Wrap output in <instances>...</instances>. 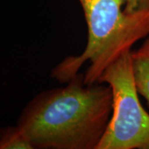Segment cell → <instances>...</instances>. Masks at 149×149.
Instances as JSON below:
<instances>
[{
	"label": "cell",
	"instance_id": "1",
	"mask_svg": "<svg viewBox=\"0 0 149 149\" xmlns=\"http://www.w3.org/2000/svg\"><path fill=\"white\" fill-rule=\"evenodd\" d=\"M84 80L79 72L25 107L17 127L34 149H97L111 118L113 95L109 85Z\"/></svg>",
	"mask_w": 149,
	"mask_h": 149
},
{
	"label": "cell",
	"instance_id": "2",
	"mask_svg": "<svg viewBox=\"0 0 149 149\" xmlns=\"http://www.w3.org/2000/svg\"><path fill=\"white\" fill-rule=\"evenodd\" d=\"M88 29L83 52L70 56L51 71L53 80L65 84L86 62L85 85L97 83L104 70L125 51L149 35V11L128 14L127 0H77Z\"/></svg>",
	"mask_w": 149,
	"mask_h": 149
},
{
	"label": "cell",
	"instance_id": "3",
	"mask_svg": "<svg viewBox=\"0 0 149 149\" xmlns=\"http://www.w3.org/2000/svg\"><path fill=\"white\" fill-rule=\"evenodd\" d=\"M131 51L123 52L98 80L111 88L113 110L97 149H149V113L142 106L134 84Z\"/></svg>",
	"mask_w": 149,
	"mask_h": 149
},
{
	"label": "cell",
	"instance_id": "4",
	"mask_svg": "<svg viewBox=\"0 0 149 149\" xmlns=\"http://www.w3.org/2000/svg\"><path fill=\"white\" fill-rule=\"evenodd\" d=\"M131 64L137 91L146 100L149 108V35L140 47L131 51Z\"/></svg>",
	"mask_w": 149,
	"mask_h": 149
},
{
	"label": "cell",
	"instance_id": "5",
	"mask_svg": "<svg viewBox=\"0 0 149 149\" xmlns=\"http://www.w3.org/2000/svg\"><path fill=\"white\" fill-rule=\"evenodd\" d=\"M0 149H34L24 133L17 127L0 129Z\"/></svg>",
	"mask_w": 149,
	"mask_h": 149
},
{
	"label": "cell",
	"instance_id": "6",
	"mask_svg": "<svg viewBox=\"0 0 149 149\" xmlns=\"http://www.w3.org/2000/svg\"><path fill=\"white\" fill-rule=\"evenodd\" d=\"M123 11L128 14L149 11V0H127Z\"/></svg>",
	"mask_w": 149,
	"mask_h": 149
}]
</instances>
